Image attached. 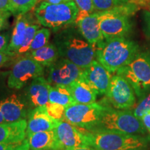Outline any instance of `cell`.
Listing matches in <instances>:
<instances>
[{
    "label": "cell",
    "instance_id": "6da1fadb",
    "mask_svg": "<svg viewBox=\"0 0 150 150\" xmlns=\"http://www.w3.org/2000/svg\"><path fill=\"white\" fill-rule=\"evenodd\" d=\"M54 43L60 57L70 60L83 70L96 60V47L84 38L74 23L57 31Z\"/></svg>",
    "mask_w": 150,
    "mask_h": 150
},
{
    "label": "cell",
    "instance_id": "7a4b0ae2",
    "mask_svg": "<svg viewBox=\"0 0 150 150\" xmlns=\"http://www.w3.org/2000/svg\"><path fill=\"white\" fill-rule=\"evenodd\" d=\"M140 52L135 41L127 37L105 39L96 47V60L110 73L128 65Z\"/></svg>",
    "mask_w": 150,
    "mask_h": 150
},
{
    "label": "cell",
    "instance_id": "3957f363",
    "mask_svg": "<svg viewBox=\"0 0 150 150\" xmlns=\"http://www.w3.org/2000/svg\"><path fill=\"white\" fill-rule=\"evenodd\" d=\"M104 109L96 125L88 131H110L145 136L147 131L131 110H120L104 102Z\"/></svg>",
    "mask_w": 150,
    "mask_h": 150
},
{
    "label": "cell",
    "instance_id": "277c9868",
    "mask_svg": "<svg viewBox=\"0 0 150 150\" xmlns=\"http://www.w3.org/2000/svg\"><path fill=\"white\" fill-rule=\"evenodd\" d=\"M141 7L138 3H129L99 13V24L105 39L127 37L133 29L131 18Z\"/></svg>",
    "mask_w": 150,
    "mask_h": 150
},
{
    "label": "cell",
    "instance_id": "5b68a950",
    "mask_svg": "<svg viewBox=\"0 0 150 150\" xmlns=\"http://www.w3.org/2000/svg\"><path fill=\"white\" fill-rule=\"evenodd\" d=\"M88 145L97 150H128L149 147L150 137L110 131H88L81 129Z\"/></svg>",
    "mask_w": 150,
    "mask_h": 150
},
{
    "label": "cell",
    "instance_id": "8992f818",
    "mask_svg": "<svg viewBox=\"0 0 150 150\" xmlns=\"http://www.w3.org/2000/svg\"><path fill=\"white\" fill-rule=\"evenodd\" d=\"M33 13L41 25L57 31L74 23L79 9L74 1L60 4L41 1L34 8Z\"/></svg>",
    "mask_w": 150,
    "mask_h": 150
},
{
    "label": "cell",
    "instance_id": "52a82bcc",
    "mask_svg": "<svg viewBox=\"0 0 150 150\" xmlns=\"http://www.w3.org/2000/svg\"><path fill=\"white\" fill-rule=\"evenodd\" d=\"M116 74L128 81L139 100L145 97L150 93V52H140Z\"/></svg>",
    "mask_w": 150,
    "mask_h": 150
},
{
    "label": "cell",
    "instance_id": "ba28073f",
    "mask_svg": "<svg viewBox=\"0 0 150 150\" xmlns=\"http://www.w3.org/2000/svg\"><path fill=\"white\" fill-rule=\"evenodd\" d=\"M44 72L45 67L27 52L16 59L9 73L7 84L11 88L21 89L30 80L42 76Z\"/></svg>",
    "mask_w": 150,
    "mask_h": 150
},
{
    "label": "cell",
    "instance_id": "9c48e42d",
    "mask_svg": "<svg viewBox=\"0 0 150 150\" xmlns=\"http://www.w3.org/2000/svg\"><path fill=\"white\" fill-rule=\"evenodd\" d=\"M104 102L116 109L131 110L136 104V95L129 82L118 74L112 76Z\"/></svg>",
    "mask_w": 150,
    "mask_h": 150
},
{
    "label": "cell",
    "instance_id": "30bf717a",
    "mask_svg": "<svg viewBox=\"0 0 150 150\" xmlns=\"http://www.w3.org/2000/svg\"><path fill=\"white\" fill-rule=\"evenodd\" d=\"M103 109L102 103L74 104L66 107L65 120L79 129L90 131L99 121Z\"/></svg>",
    "mask_w": 150,
    "mask_h": 150
},
{
    "label": "cell",
    "instance_id": "8fae6325",
    "mask_svg": "<svg viewBox=\"0 0 150 150\" xmlns=\"http://www.w3.org/2000/svg\"><path fill=\"white\" fill-rule=\"evenodd\" d=\"M47 67V80L52 86H70L79 79L83 72V69L62 57Z\"/></svg>",
    "mask_w": 150,
    "mask_h": 150
},
{
    "label": "cell",
    "instance_id": "7c38bea8",
    "mask_svg": "<svg viewBox=\"0 0 150 150\" xmlns=\"http://www.w3.org/2000/svg\"><path fill=\"white\" fill-rule=\"evenodd\" d=\"M111 73L97 60L83 69L81 79L86 82L97 95H105L109 88Z\"/></svg>",
    "mask_w": 150,
    "mask_h": 150
},
{
    "label": "cell",
    "instance_id": "4fadbf2b",
    "mask_svg": "<svg viewBox=\"0 0 150 150\" xmlns=\"http://www.w3.org/2000/svg\"><path fill=\"white\" fill-rule=\"evenodd\" d=\"M99 13L77 16L74 24L81 34L91 45L96 47L104 42L105 38L99 24Z\"/></svg>",
    "mask_w": 150,
    "mask_h": 150
},
{
    "label": "cell",
    "instance_id": "5bb4252c",
    "mask_svg": "<svg viewBox=\"0 0 150 150\" xmlns=\"http://www.w3.org/2000/svg\"><path fill=\"white\" fill-rule=\"evenodd\" d=\"M54 130L65 149L89 146L85 134L68 122L59 121Z\"/></svg>",
    "mask_w": 150,
    "mask_h": 150
},
{
    "label": "cell",
    "instance_id": "9a60e30c",
    "mask_svg": "<svg viewBox=\"0 0 150 150\" xmlns=\"http://www.w3.org/2000/svg\"><path fill=\"white\" fill-rule=\"evenodd\" d=\"M27 122V137H29L35 133L55 129L59 121L50 115L46 106H42L30 111Z\"/></svg>",
    "mask_w": 150,
    "mask_h": 150
},
{
    "label": "cell",
    "instance_id": "2e32d148",
    "mask_svg": "<svg viewBox=\"0 0 150 150\" xmlns=\"http://www.w3.org/2000/svg\"><path fill=\"white\" fill-rule=\"evenodd\" d=\"M36 20L34 13L33 15L30 11L17 16L16 24L11 33L10 42L7 47V50L9 52L17 56L16 53L24 40L27 27Z\"/></svg>",
    "mask_w": 150,
    "mask_h": 150
},
{
    "label": "cell",
    "instance_id": "e0dca14e",
    "mask_svg": "<svg viewBox=\"0 0 150 150\" xmlns=\"http://www.w3.org/2000/svg\"><path fill=\"white\" fill-rule=\"evenodd\" d=\"M0 111L6 122H15L25 120L27 116L25 106L16 94L0 101Z\"/></svg>",
    "mask_w": 150,
    "mask_h": 150
},
{
    "label": "cell",
    "instance_id": "ac0fdd59",
    "mask_svg": "<svg viewBox=\"0 0 150 150\" xmlns=\"http://www.w3.org/2000/svg\"><path fill=\"white\" fill-rule=\"evenodd\" d=\"M50 84L43 76L33 79L27 90V97L32 106H46L49 103Z\"/></svg>",
    "mask_w": 150,
    "mask_h": 150
},
{
    "label": "cell",
    "instance_id": "d6986e66",
    "mask_svg": "<svg viewBox=\"0 0 150 150\" xmlns=\"http://www.w3.org/2000/svg\"><path fill=\"white\" fill-rule=\"evenodd\" d=\"M27 138L29 150H65L54 129L35 133Z\"/></svg>",
    "mask_w": 150,
    "mask_h": 150
},
{
    "label": "cell",
    "instance_id": "ffe728a7",
    "mask_svg": "<svg viewBox=\"0 0 150 150\" xmlns=\"http://www.w3.org/2000/svg\"><path fill=\"white\" fill-rule=\"evenodd\" d=\"M26 120L0 124V143L20 142L27 138Z\"/></svg>",
    "mask_w": 150,
    "mask_h": 150
},
{
    "label": "cell",
    "instance_id": "44dd1931",
    "mask_svg": "<svg viewBox=\"0 0 150 150\" xmlns=\"http://www.w3.org/2000/svg\"><path fill=\"white\" fill-rule=\"evenodd\" d=\"M68 86L75 104H89L96 102L97 94L81 78Z\"/></svg>",
    "mask_w": 150,
    "mask_h": 150
},
{
    "label": "cell",
    "instance_id": "7402d4cb",
    "mask_svg": "<svg viewBox=\"0 0 150 150\" xmlns=\"http://www.w3.org/2000/svg\"><path fill=\"white\" fill-rule=\"evenodd\" d=\"M31 57L44 67H49L60 58V54L54 43H50L40 49L29 52Z\"/></svg>",
    "mask_w": 150,
    "mask_h": 150
},
{
    "label": "cell",
    "instance_id": "603a6c76",
    "mask_svg": "<svg viewBox=\"0 0 150 150\" xmlns=\"http://www.w3.org/2000/svg\"><path fill=\"white\" fill-rule=\"evenodd\" d=\"M49 102L63 105L65 107L75 104L70 88L67 86H51L49 95Z\"/></svg>",
    "mask_w": 150,
    "mask_h": 150
},
{
    "label": "cell",
    "instance_id": "cb8c5ba5",
    "mask_svg": "<svg viewBox=\"0 0 150 150\" xmlns=\"http://www.w3.org/2000/svg\"><path fill=\"white\" fill-rule=\"evenodd\" d=\"M93 3L94 10L97 13L104 12L129 3H138L142 6L149 4L147 0H93Z\"/></svg>",
    "mask_w": 150,
    "mask_h": 150
},
{
    "label": "cell",
    "instance_id": "d4e9b609",
    "mask_svg": "<svg viewBox=\"0 0 150 150\" xmlns=\"http://www.w3.org/2000/svg\"><path fill=\"white\" fill-rule=\"evenodd\" d=\"M40 26L41 24L39 23L38 20H36V21L31 23L27 27L24 40L22 41L21 45H20V48H19V50L16 53L17 56L23 55V54H25L27 52H29L30 46H31L33 38L35 36V33H36L38 30L40 29Z\"/></svg>",
    "mask_w": 150,
    "mask_h": 150
},
{
    "label": "cell",
    "instance_id": "484cf974",
    "mask_svg": "<svg viewBox=\"0 0 150 150\" xmlns=\"http://www.w3.org/2000/svg\"><path fill=\"white\" fill-rule=\"evenodd\" d=\"M39 0H11L10 12L13 16L26 13L36 6Z\"/></svg>",
    "mask_w": 150,
    "mask_h": 150
},
{
    "label": "cell",
    "instance_id": "4316f807",
    "mask_svg": "<svg viewBox=\"0 0 150 150\" xmlns=\"http://www.w3.org/2000/svg\"><path fill=\"white\" fill-rule=\"evenodd\" d=\"M50 35H51V31L49 28L45 27L39 29L35 33L30 46L29 52L34 51L47 45L50 41Z\"/></svg>",
    "mask_w": 150,
    "mask_h": 150
},
{
    "label": "cell",
    "instance_id": "83f0119b",
    "mask_svg": "<svg viewBox=\"0 0 150 150\" xmlns=\"http://www.w3.org/2000/svg\"><path fill=\"white\" fill-rule=\"evenodd\" d=\"M149 112H150V93L140 99L138 104L134 109L133 113L137 118L141 120L142 117Z\"/></svg>",
    "mask_w": 150,
    "mask_h": 150
},
{
    "label": "cell",
    "instance_id": "f1b7e54d",
    "mask_svg": "<svg viewBox=\"0 0 150 150\" xmlns=\"http://www.w3.org/2000/svg\"><path fill=\"white\" fill-rule=\"evenodd\" d=\"M48 113L52 117L58 121L65 120V112L66 107L63 105L49 102L46 105Z\"/></svg>",
    "mask_w": 150,
    "mask_h": 150
},
{
    "label": "cell",
    "instance_id": "f546056e",
    "mask_svg": "<svg viewBox=\"0 0 150 150\" xmlns=\"http://www.w3.org/2000/svg\"><path fill=\"white\" fill-rule=\"evenodd\" d=\"M79 9L78 16L93 13L95 12L93 0H73Z\"/></svg>",
    "mask_w": 150,
    "mask_h": 150
},
{
    "label": "cell",
    "instance_id": "4dcf8cb0",
    "mask_svg": "<svg viewBox=\"0 0 150 150\" xmlns=\"http://www.w3.org/2000/svg\"><path fill=\"white\" fill-rule=\"evenodd\" d=\"M0 150H29L28 138L15 143H0Z\"/></svg>",
    "mask_w": 150,
    "mask_h": 150
},
{
    "label": "cell",
    "instance_id": "1f68e13d",
    "mask_svg": "<svg viewBox=\"0 0 150 150\" xmlns=\"http://www.w3.org/2000/svg\"><path fill=\"white\" fill-rule=\"evenodd\" d=\"M18 56L9 52L7 49L0 51V68L13 64Z\"/></svg>",
    "mask_w": 150,
    "mask_h": 150
},
{
    "label": "cell",
    "instance_id": "d6a6232c",
    "mask_svg": "<svg viewBox=\"0 0 150 150\" xmlns=\"http://www.w3.org/2000/svg\"><path fill=\"white\" fill-rule=\"evenodd\" d=\"M142 24H143V30L146 36L150 40V12L149 11H143L142 15Z\"/></svg>",
    "mask_w": 150,
    "mask_h": 150
},
{
    "label": "cell",
    "instance_id": "836d02e7",
    "mask_svg": "<svg viewBox=\"0 0 150 150\" xmlns=\"http://www.w3.org/2000/svg\"><path fill=\"white\" fill-rule=\"evenodd\" d=\"M11 15L12 14L10 11H6V12L0 11V31L8 29L9 27L8 19Z\"/></svg>",
    "mask_w": 150,
    "mask_h": 150
},
{
    "label": "cell",
    "instance_id": "e575fe53",
    "mask_svg": "<svg viewBox=\"0 0 150 150\" xmlns=\"http://www.w3.org/2000/svg\"><path fill=\"white\" fill-rule=\"evenodd\" d=\"M11 35L8 33H0V51L7 49L10 42Z\"/></svg>",
    "mask_w": 150,
    "mask_h": 150
},
{
    "label": "cell",
    "instance_id": "d590c367",
    "mask_svg": "<svg viewBox=\"0 0 150 150\" xmlns=\"http://www.w3.org/2000/svg\"><path fill=\"white\" fill-rule=\"evenodd\" d=\"M141 120L142 122L144 127H145V129H147L148 134H149L150 137V112H149L147 114H145V115L142 117Z\"/></svg>",
    "mask_w": 150,
    "mask_h": 150
},
{
    "label": "cell",
    "instance_id": "8d00e7d4",
    "mask_svg": "<svg viewBox=\"0 0 150 150\" xmlns=\"http://www.w3.org/2000/svg\"><path fill=\"white\" fill-rule=\"evenodd\" d=\"M11 0H0V11H10Z\"/></svg>",
    "mask_w": 150,
    "mask_h": 150
},
{
    "label": "cell",
    "instance_id": "74e56055",
    "mask_svg": "<svg viewBox=\"0 0 150 150\" xmlns=\"http://www.w3.org/2000/svg\"><path fill=\"white\" fill-rule=\"evenodd\" d=\"M73 1V0H39V2L41 1H45V2H47L50 4H60V3H65L68 2V1Z\"/></svg>",
    "mask_w": 150,
    "mask_h": 150
},
{
    "label": "cell",
    "instance_id": "f35d334b",
    "mask_svg": "<svg viewBox=\"0 0 150 150\" xmlns=\"http://www.w3.org/2000/svg\"><path fill=\"white\" fill-rule=\"evenodd\" d=\"M65 150H97V149H95V148L93 147H91V146H86V147L69 148V149H65Z\"/></svg>",
    "mask_w": 150,
    "mask_h": 150
},
{
    "label": "cell",
    "instance_id": "ab89813d",
    "mask_svg": "<svg viewBox=\"0 0 150 150\" xmlns=\"http://www.w3.org/2000/svg\"><path fill=\"white\" fill-rule=\"evenodd\" d=\"M3 123H6V121L4 120V117L1 113V111H0V124H3Z\"/></svg>",
    "mask_w": 150,
    "mask_h": 150
},
{
    "label": "cell",
    "instance_id": "60d3db41",
    "mask_svg": "<svg viewBox=\"0 0 150 150\" xmlns=\"http://www.w3.org/2000/svg\"><path fill=\"white\" fill-rule=\"evenodd\" d=\"M128 150H149V147H142V148H136V149H131Z\"/></svg>",
    "mask_w": 150,
    "mask_h": 150
},
{
    "label": "cell",
    "instance_id": "b9f144b4",
    "mask_svg": "<svg viewBox=\"0 0 150 150\" xmlns=\"http://www.w3.org/2000/svg\"><path fill=\"white\" fill-rule=\"evenodd\" d=\"M149 12H150V3H149Z\"/></svg>",
    "mask_w": 150,
    "mask_h": 150
}]
</instances>
